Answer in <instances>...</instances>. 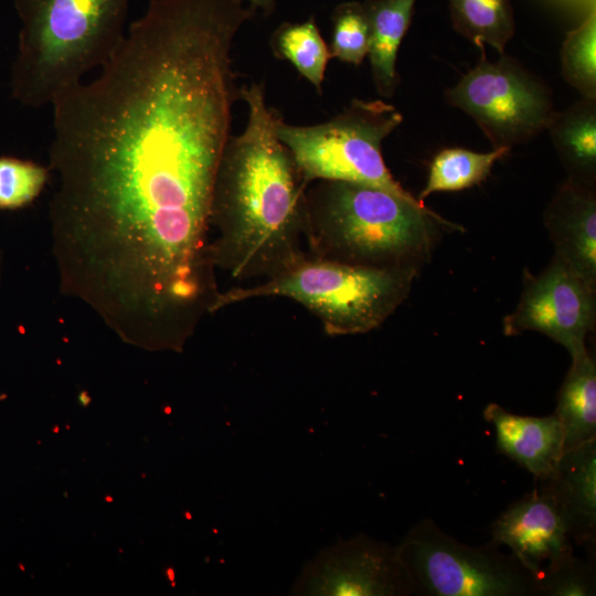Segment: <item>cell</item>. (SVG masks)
<instances>
[{
    "mask_svg": "<svg viewBox=\"0 0 596 596\" xmlns=\"http://www.w3.org/2000/svg\"><path fill=\"white\" fill-rule=\"evenodd\" d=\"M491 541L499 546H508L536 585L574 555L558 508L550 491L539 481L531 492L496 519L491 525Z\"/></svg>",
    "mask_w": 596,
    "mask_h": 596,
    "instance_id": "cell-11",
    "label": "cell"
},
{
    "mask_svg": "<svg viewBox=\"0 0 596 596\" xmlns=\"http://www.w3.org/2000/svg\"><path fill=\"white\" fill-rule=\"evenodd\" d=\"M21 21L11 68L12 97L52 104L103 67L126 33L130 0H13Z\"/></svg>",
    "mask_w": 596,
    "mask_h": 596,
    "instance_id": "cell-4",
    "label": "cell"
},
{
    "mask_svg": "<svg viewBox=\"0 0 596 596\" xmlns=\"http://www.w3.org/2000/svg\"><path fill=\"white\" fill-rule=\"evenodd\" d=\"M370 24L363 3L348 1L332 13L331 57L360 65L369 53Z\"/></svg>",
    "mask_w": 596,
    "mask_h": 596,
    "instance_id": "cell-22",
    "label": "cell"
},
{
    "mask_svg": "<svg viewBox=\"0 0 596 596\" xmlns=\"http://www.w3.org/2000/svg\"><path fill=\"white\" fill-rule=\"evenodd\" d=\"M306 189L308 255L351 265L419 268L429 260L439 226L456 227L424 202L347 181Z\"/></svg>",
    "mask_w": 596,
    "mask_h": 596,
    "instance_id": "cell-3",
    "label": "cell"
},
{
    "mask_svg": "<svg viewBox=\"0 0 596 596\" xmlns=\"http://www.w3.org/2000/svg\"><path fill=\"white\" fill-rule=\"evenodd\" d=\"M595 289L556 256L539 275L525 269L520 300L503 319V333L536 331L563 345L571 358L582 353L595 329Z\"/></svg>",
    "mask_w": 596,
    "mask_h": 596,
    "instance_id": "cell-9",
    "label": "cell"
},
{
    "mask_svg": "<svg viewBox=\"0 0 596 596\" xmlns=\"http://www.w3.org/2000/svg\"><path fill=\"white\" fill-rule=\"evenodd\" d=\"M397 550L412 595H539L535 579L512 554L501 552L492 541L464 544L429 519L416 523Z\"/></svg>",
    "mask_w": 596,
    "mask_h": 596,
    "instance_id": "cell-7",
    "label": "cell"
},
{
    "mask_svg": "<svg viewBox=\"0 0 596 596\" xmlns=\"http://www.w3.org/2000/svg\"><path fill=\"white\" fill-rule=\"evenodd\" d=\"M295 595H412L397 546L364 534L323 550L302 570Z\"/></svg>",
    "mask_w": 596,
    "mask_h": 596,
    "instance_id": "cell-10",
    "label": "cell"
},
{
    "mask_svg": "<svg viewBox=\"0 0 596 596\" xmlns=\"http://www.w3.org/2000/svg\"><path fill=\"white\" fill-rule=\"evenodd\" d=\"M247 1L248 7L255 12L256 10L263 11L266 15L273 14L276 7V0H243Z\"/></svg>",
    "mask_w": 596,
    "mask_h": 596,
    "instance_id": "cell-25",
    "label": "cell"
},
{
    "mask_svg": "<svg viewBox=\"0 0 596 596\" xmlns=\"http://www.w3.org/2000/svg\"><path fill=\"white\" fill-rule=\"evenodd\" d=\"M552 494L577 545L596 542V439L562 454L552 476L536 480Z\"/></svg>",
    "mask_w": 596,
    "mask_h": 596,
    "instance_id": "cell-14",
    "label": "cell"
},
{
    "mask_svg": "<svg viewBox=\"0 0 596 596\" xmlns=\"http://www.w3.org/2000/svg\"><path fill=\"white\" fill-rule=\"evenodd\" d=\"M270 46L277 58L288 61L318 94L322 93L327 65L332 57L313 17L280 24L270 38Z\"/></svg>",
    "mask_w": 596,
    "mask_h": 596,
    "instance_id": "cell-18",
    "label": "cell"
},
{
    "mask_svg": "<svg viewBox=\"0 0 596 596\" xmlns=\"http://www.w3.org/2000/svg\"><path fill=\"white\" fill-rule=\"evenodd\" d=\"M3 266H4L3 253H2V251L0 248V295H1L2 283H3Z\"/></svg>",
    "mask_w": 596,
    "mask_h": 596,
    "instance_id": "cell-26",
    "label": "cell"
},
{
    "mask_svg": "<svg viewBox=\"0 0 596 596\" xmlns=\"http://www.w3.org/2000/svg\"><path fill=\"white\" fill-rule=\"evenodd\" d=\"M454 29L483 51L485 45L504 53L514 34L510 0H449Z\"/></svg>",
    "mask_w": 596,
    "mask_h": 596,
    "instance_id": "cell-19",
    "label": "cell"
},
{
    "mask_svg": "<svg viewBox=\"0 0 596 596\" xmlns=\"http://www.w3.org/2000/svg\"><path fill=\"white\" fill-rule=\"evenodd\" d=\"M254 14L242 0H150L99 74L52 104L51 202L129 245L209 215L241 100L232 46Z\"/></svg>",
    "mask_w": 596,
    "mask_h": 596,
    "instance_id": "cell-1",
    "label": "cell"
},
{
    "mask_svg": "<svg viewBox=\"0 0 596 596\" xmlns=\"http://www.w3.org/2000/svg\"><path fill=\"white\" fill-rule=\"evenodd\" d=\"M417 273L416 268L359 266L307 255L256 285L220 291L213 313L253 298L283 297L313 313L329 336L366 333L408 297Z\"/></svg>",
    "mask_w": 596,
    "mask_h": 596,
    "instance_id": "cell-5",
    "label": "cell"
},
{
    "mask_svg": "<svg viewBox=\"0 0 596 596\" xmlns=\"http://www.w3.org/2000/svg\"><path fill=\"white\" fill-rule=\"evenodd\" d=\"M47 167L14 157H0V210L13 211L30 205L50 179Z\"/></svg>",
    "mask_w": 596,
    "mask_h": 596,
    "instance_id": "cell-23",
    "label": "cell"
},
{
    "mask_svg": "<svg viewBox=\"0 0 596 596\" xmlns=\"http://www.w3.org/2000/svg\"><path fill=\"white\" fill-rule=\"evenodd\" d=\"M547 130L567 178L595 187L596 98L582 97L556 111Z\"/></svg>",
    "mask_w": 596,
    "mask_h": 596,
    "instance_id": "cell-16",
    "label": "cell"
},
{
    "mask_svg": "<svg viewBox=\"0 0 596 596\" xmlns=\"http://www.w3.org/2000/svg\"><path fill=\"white\" fill-rule=\"evenodd\" d=\"M539 595L592 596L596 593L595 566L575 555L547 573L538 583Z\"/></svg>",
    "mask_w": 596,
    "mask_h": 596,
    "instance_id": "cell-24",
    "label": "cell"
},
{
    "mask_svg": "<svg viewBox=\"0 0 596 596\" xmlns=\"http://www.w3.org/2000/svg\"><path fill=\"white\" fill-rule=\"evenodd\" d=\"M248 119L230 136L215 175L211 230L217 269L235 279H268L308 255L306 189L289 150L278 139L280 113L265 86H241Z\"/></svg>",
    "mask_w": 596,
    "mask_h": 596,
    "instance_id": "cell-2",
    "label": "cell"
},
{
    "mask_svg": "<svg viewBox=\"0 0 596 596\" xmlns=\"http://www.w3.org/2000/svg\"><path fill=\"white\" fill-rule=\"evenodd\" d=\"M446 102L465 111L493 148H512L547 130L554 114L550 87L504 53L479 62L445 92Z\"/></svg>",
    "mask_w": 596,
    "mask_h": 596,
    "instance_id": "cell-8",
    "label": "cell"
},
{
    "mask_svg": "<svg viewBox=\"0 0 596 596\" xmlns=\"http://www.w3.org/2000/svg\"><path fill=\"white\" fill-rule=\"evenodd\" d=\"M563 78L582 97L596 98V13L595 9L567 33L561 50Z\"/></svg>",
    "mask_w": 596,
    "mask_h": 596,
    "instance_id": "cell-21",
    "label": "cell"
},
{
    "mask_svg": "<svg viewBox=\"0 0 596 596\" xmlns=\"http://www.w3.org/2000/svg\"><path fill=\"white\" fill-rule=\"evenodd\" d=\"M564 451L596 439V363L588 350L572 356L555 413Z\"/></svg>",
    "mask_w": 596,
    "mask_h": 596,
    "instance_id": "cell-17",
    "label": "cell"
},
{
    "mask_svg": "<svg viewBox=\"0 0 596 596\" xmlns=\"http://www.w3.org/2000/svg\"><path fill=\"white\" fill-rule=\"evenodd\" d=\"M510 148H493L489 152H475L462 148L440 150L432 160L426 185L418 195L424 199L435 192L460 191L481 183L496 161L510 152Z\"/></svg>",
    "mask_w": 596,
    "mask_h": 596,
    "instance_id": "cell-20",
    "label": "cell"
},
{
    "mask_svg": "<svg viewBox=\"0 0 596 596\" xmlns=\"http://www.w3.org/2000/svg\"><path fill=\"white\" fill-rule=\"evenodd\" d=\"M544 222L554 256L596 288L595 187L567 178L549 203Z\"/></svg>",
    "mask_w": 596,
    "mask_h": 596,
    "instance_id": "cell-12",
    "label": "cell"
},
{
    "mask_svg": "<svg viewBox=\"0 0 596 596\" xmlns=\"http://www.w3.org/2000/svg\"><path fill=\"white\" fill-rule=\"evenodd\" d=\"M482 416L496 430L497 453L515 461L535 480L552 476L564 453L562 426L555 414L523 416L489 403Z\"/></svg>",
    "mask_w": 596,
    "mask_h": 596,
    "instance_id": "cell-13",
    "label": "cell"
},
{
    "mask_svg": "<svg viewBox=\"0 0 596 596\" xmlns=\"http://www.w3.org/2000/svg\"><path fill=\"white\" fill-rule=\"evenodd\" d=\"M402 121V114L389 103L354 98L330 120L317 125H291L280 116L276 134L307 187L322 180L347 181L422 202L393 178L382 156L383 140Z\"/></svg>",
    "mask_w": 596,
    "mask_h": 596,
    "instance_id": "cell-6",
    "label": "cell"
},
{
    "mask_svg": "<svg viewBox=\"0 0 596 596\" xmlns=\"http://www.w3.org/2000/svg\"><path fill=\"white\" fill-rule=\"evenodd\" d=\"M416 0H366L363 3L370 24L369 60L374 86L384 98L394 96L400 75L396 60L408 30Z\"/></svg>",
    "mask_w": 596,
    "mask_h": 596,
    "instance_id": "cell-15",
    "label": "cell"
}]
</instances>
